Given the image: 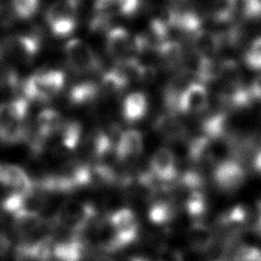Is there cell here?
Here are the masks:
<instances>
[{"label":"cell","mask_w":261,"mask_h":261,"mask_svg":"<svg viewBox=\"0 0 261 261\" xmlns=\"http://www.w3.org/2000/svg\"><path fill=\"white\" fill-rule=\"evenodd\" d=\"M212 177L215 186L221 192L234 193L246 180V171L238 160L224 159L214 165Z\"/></svg>","instance_id":"8992f818"},{"label":"cell","mask_w":261,"mask_h":261,"mask_svg":"<svg viewBox=\"0 0 261 261\" xmlns=\"http://www.w3.org/2000/svg\"><path fill=\"white\" fill-rule=\"evenodd\" d=\"M128 85L129 83L115 67L104 72L98 84L100 95L102 94L104 96L118 95L123 92Z\"/></svg>","instance_id":"7402d4cb"},{"label":"cell","mask_w":261,"mask_h":261,"mask_svg":"<svg viewBox=\"0 0 261 261\" xmlns=\"http://www.w3.org/2000/svg\"><path fill=\"white\" fill-rule=\"evenodd\" d=\"M242 15L248 20L261 18V0H242Z\"/></svg>","instance_id":"f546056e"},{"label":"cell","mask_w":261,"mask_h":261,"mask_svg":"<svg viewBox=\"0 0 261 261\" xmlns=\"http://www.w3.org/2000/svg\"><path fill=\"white\" fill-rule=\"evenodd\" d=\"M5 55L11 56L21 63L32 62L39 54L41 43L36 35L17 34L3 40L1 43Z\"/></svg>","instance_id":"52a82bcc"},{"label":"cell","mask_w":261,"mask_h":261,"mask_svg":"<svg viewBox=\"0 0 261 261\" xmlns=\"http://www.w3.org/2000/svg\"><path fill=\"white\" fill-rule=\"evenodd\" d=\"M155 133L167 142L184 140L188 135V128L178 118L177 114L166 112L156 118L153 124Z\"/></svg>","instance_id":"7c38bea8"},{"label":"cell","mask_w":261,"mask_h":261,"mask_svg":"<svg viewBox=\"0 0 261 261\" xmlns=\"http://www.w3.org/2000/svg\"><path fill=\"white\" fill-rule=\"evenodd\" d=\"M122 117L127 122H137L147 113L148 100L142 92L128 94L122 102Z\"/></svg>","instance_id":"2e32d148"},{"label":"cell","mask_w":261,"mask_h":261,"mask_svg":"<svg viewBox=\"0 0 261 261\" xmlns=\"http://www.w3.org/2000/svg\"><path fill=\"white\" fill-rule=\"evenodd\" d=\"M182 204L187 213L196 219L201 218L207 210V201L202 190L186 192Z\"/></svg>","instance_id":"d4e9b609"},{"label":"cell","mask_w":261,"mask_h":261,"mask_svg":"<svg viewBox=\"0 0 261 261\" xmlns=\"http://www.w3.org/2000/svg\"><path fill=\"white\" fill-rule=\"evenodd\" d=\"M80 0H56L47 8L45 21L56 37H67L76 28Z\"/></svg>","instance_id":"7a4b0ae2"},{"label":"cell","mask_w":261,"mask_h":261,"mask_svg":"<svg viewBox=\"0 0 261 261\" xmlns=\"http://www.w3.org/2000/svg\"><path fill=\"white\" fill-rule=\"evenodd\" d=\"M154 51L156 52L160 63L165 68H174L184 60V48L176 40L168 39Z\"/></svg>","instance_id":"ffe728a7"},{"label":"cell","mask_w":261,"mask_h":261,"mask_svg":"<svg viewBox=\"0 0 261 261\" xmlns=\"http://www.w3.org/2000/svg\"><path fill=\"white\" fill-rule=\"evenodd\" d=\"M10 249V240L5 233H0V257L5 256Z\"/></svg>","instance_id":"d6a6232c"},{"label":"cell","mask_w":261,"mask_h":261,"mask_svg":"<svg viewBox=\"0 0 261 261\" xmlns=\"http://www.w3.org/2000/svg\"><path fill=\"white\" fill-rule=\"evenodd\" d=\"M82 125L76 120H64L57 134L52 138L56 139L57 146L61 150L72 151L80 145L82 139Z\"/></svg>","instance_id":"e0dca14e"},{"label":"cell","mask_w":261,"mask_h":261,"mask_svg":"<svg viewBox=\"0 0 261 261\" xmlns=\"http://www.w3.org/2000/svg\"><path fill=\"white\" fill-rule=\"evenodd\" d=\"M64 54L68 65L75 72H95L101 67L96 53L81 39L73 38L67 41L64 45Z\"/></svg>","instance_id":"5b68a950"},{"label":"cell","mask_w":261,"mask_h":261,"mask_svg":"<svg viewBox=\"0 0 261 261\" xmlns=\"http://www.w3.org/2000/svg\"><path fill=\"white\" fill-rule=\"evenodd\" d=\"M195 75L201 84L213 83L220 80L221 61L215 58H199Z\"/></svg>","instance_id":"cb8c5ba5"},{"label":"cell","mask_w":261,"mask_h":261,"mask_svg":"<svg viewBox=\"0 0 261 261\" xmlns=\"http://www.w3.org/2000/svg\"><path fill=\"white\" fill-rule=\"evenodd\" d=\"M203 136L211 141L224 139L228 130V120L225 113L216 112L208 115L202 122Z\"/></svg>","instance_id":"44dd1931"},{"label":"cell","mask_w":261,"mask_h":261,"mask_svg":"<svg viewBox=\"0 0 261 261\" xmlns=\"http://www.w3.org/2000/svg\"><path fill=\"white\" fill-rule=\"evenodd\" d=\"M192 72L188 69H180L175 72L166 83L163 89V103L166 108V112L177 114L178 101L187 89L192 84Z\"/></svg>","instance_id":"8fae6325"},{"label":"cell","mask_w":261,"mask_h":261,"mask_svg":"<svg viewBox=\"0 0 261 261\" xmlns=\"http://www.w3.org/2000/svg\"><path fill=\"white\" fill-rule=\"evenodd\" d=\"M215 233L204 222L196 220L192 223L188 231L190 246L198 252H206L215 244Z\"/></svg>","instance_id":"9a60e30c"},{"label":"cell","mask_w":261,"mask_h":261,"mask_svg":"<svg viewBox=\"0 0 261 261\" xmlns=\"http://www.w3.org/2000/svg\"><path fill=\"white\" fill-rule=\"evenodd\" d=\"M65 74L59 69L38 71L21 82L20 90L25 99L46 102L55 97L64 87Z\"/></svg>","instance_id":"6da1fadb"},{"label":"cell","mask_w":261,"mask_h":261,"mask_svg":"<svg viewBox=\"0 0 261 261\" xmlns=\"http://www.w3.org/2000/svg\"><path fill=\"white\" fill-rule=\"evenodd\" d=\"M109 224L113 230V239L107 252H116L133 244L139 234V222L136 214L127 208L119 209L108 217Z\"/></svg>","instance_id":"277c9868"},{"label":"cell","mask_w":261,"mask_h":261,"mask_svg":"<svg viewBox=\"0 0 261 261\" xmlns=\"http://www.w3.org/2000/svg\"><path fill=\"white\" fill-rule=\"evenodd\" d=\"M188 156L192 163L210 164L214 162L212 141L205 136L194 138L188 145Z\"/></svg>","instance_id":"d6986e66"},{"label":"cell","mask_w":261,"mask_h":261,"mask_svg":"<svg viewBox=\"0 0 261 261\" xmlns=\"http://www.w3.org/2000/svg\"><path fill=\"white\" fill-rule=\"evenodd\" d=\"M170 2H172L173 4H174V6H177V5H179V4H182V3H185L186 1H188V0H169Z\"/></svg>","instance_id":"d590c367"},{"label":"cell","mask_w":261,"mask_h":261,"mask_svg":"<svg viewBox=\"0 0 261 261\" xmlns=\"http://www.w3.org/2000/svg\"><path fill=\"white\" fill-rule=\"evenodd\" d=\"M236 0H212L210 5L211 17L217 22L229 21L237 10Z\"/></svg>","instance_id":"484cf974"},{"label":"cell","mask_w":261,"mask_h":261,"mask_svg":"<svg viewBox=\"0 0 261 261\" xmlns=\"http://www.w3.org/2000/svg\"><path fill=\"white\" fill-rule=\"evenodd\" d=\"M40 0H11V9L14 16L28 19L34 16L39 8Z\"/></svg>","instance_id":"4316f807"},{"label":"cell","mask_w":261,"mask_h":261,"mask_svg":"<svg viewBox=\"0 0 261 261\" xmlns=\"http://www.w3.org/2000/svg\"><path fill=\"white\" fill-rule=\"evenodd\" d=\"M191 46L199 58H214L223 42L221 35L201 29L191 37Z\"/></svg>","instance_id":"4fadbf2b"},{"label":"cell","mask_w":261,"mask_h":261,"mask_svg":"<svg viewBox=\"0 0 261 261\" xmlns=\"http://www.w3.org/2000/svg\"><path fill=\"white\" fill-rule=\"evenodd\" d=\"M149 171L164 191H167L179 175L174 154L167 148H160L152 155Z\"/></svg>","instance_id":"ba28073f"},{"label":"cell","mask_w":261,"mask_h":261,"mask_svg":"<svg viewBox=\"0 0 261 261\" xmlns=\"http://www.w3.org/2000/svg\"><path fill=\"white\" fill-rule=\"evenodd\" d=\"M246 65L253 70H261V37L253 40L244 54Z\"/></svg>","instance_id":"83f0119b"},{"label":"cell","mask_w":261,"mask_h":261,"mask_svg":"<svg viewBox=\"0 0 261 261\" xmlns=\"http://www.w3.org/2000/svg\"><path fill=\"white\" fill-rule=\"evenodd\" d=\"M100 96L98 84L85 81L73 85L67 94V99L72 106H85L93 103Z\"/></svg>","instance_id":"ac0fdd59"},{"label":"cell","mask_w":261,"mask_h":261,"mask_svg":"<svg viewBox=\"0 0 261 261\" xmlns=\"http://www.w3.org/2000/svg\"><path fill=\"white\" fill-rule=\"evenodd\" d=\"M252 168L253 170L261 175V150H259L252 159Z\"/></svg>","instance_id":"836d02e7"},{"label":"cell","mask_w":261,"mask_h":261,"mask_svg":"<svg viewBox=\"0 0 261 261\" xmlns=\"http://www.w3.org/2000/svg\"><path fill=\"white\" fill-rule=\"evenodd\" d=\"M209 106V94L206 87L198 82H193L181 94L178 101V113L201 114Z\"/></svg>","instance_id":"9c48e42d"},{"label":"cell","mask_w":261,"mask_h":261,"mask_svg":"<svg viewBox=\"0 0 261 261\" xmlns=\"http://www.w3.org/2000/svg\"><path fill=\"white\" fill-rule=\"evenodd\" d=\"M94 1H95L94 7H96V6H100V5L105 4V3H107V2H108V1H110V0H94Z\"/></svg>","instance_id":"e575fe53"},{"label":"cell","mask_w":261,"mask_h":261,"mask_svg":"<svg viewBox=\"0 0 261 261\" xmlns=\"http://www.w3.org/2000/svg\"><path fill=\"white\" fill-rule=\"evenodd\" d=\"M143 149V135L138 129H126L116 140L114 155L119 162H130L141 156Z\"/></svg>","instance_id":"30bf717a"},{"label":"cell","mask_w":261,"mask_h":261,"mask_svg":"<svg viewBox=\"0 0 261 261\" xmlns=\"http://www.w3.org/2000/svg\"><path fill=\"white\" fill-rule=\"evenodd\" d=\"M252 229L258 237L261 238V201H259L256 206V214L252 222Z\"/></svg>","instance_id":"1f68e13d"},{"label":"cell","mask_w":261,"mask_h":261,"mask_svg":"<svg viewBox=\"0 0 261 261\" xmlns=\"http://www.w3.org/2000/svg\"><path fill=\"white\" fill-rule=\"evenodd\" d=\"M114 67L129 84L132 82H150L156 75V71L152 66L142 63L137 57L118 61Z\"/></svg>","instance_id":"5bb4252c"},{"label":"cell","mask_w":261,"mask_h":261,"mask_svg":"<svg viewBox=\"0 0 261 261\" xmlns=\"http://www.w3.org/2000/svg\"><path fill=\"white\" fill-rule=\"evenodd\" d=\"M251 97L254 101L261 102V73L257 74L248 87Z\"/></svg>","instance_id":"4dcf8cb0"},{"label":"cell","mask_w":261,"mask_h":261,"mask_svg":"<svg viewBox=\"0 0 261 261\" xmlns=\"http://www.w3.org/2000/svg\"><path fill=\"white\" fill-rule=\"evenodd\" d=\"M230 261H261V250L250 245H240L233 249Z\"/></svg>","instance_id":"f1b7e54d"},{"label":"cell","mask_w":261,"mask_h":261,"mask_svg":"<svg viewBox=\"0 0 261 261\" xmlns=\"http://www.w3.org/2000/svg\"><path fill=\"white\" fill-rule=\"evenodd\" d=\"M106 50L116 61H121L144 52L147 47L142 35H134L124 28L115 27L107 31L105 40Z\"/></svg>","instance_id":"3957f363"},{"label":"cell","mask_w":261,"mask_h":261,"mask_svg":"<svg viewBox=\"0 0 261 261\" xmlns=\"http://www.w3.org/2000/svg\"><path fill=\"white\" fill-rule=\"evenodd\" d=\"M176 214V207L172 201L156 200L149 208L148 216L151 222L155 224H167L172 221Z\"/></svg>","instance_id":"603a6c76"}]
</instances>
